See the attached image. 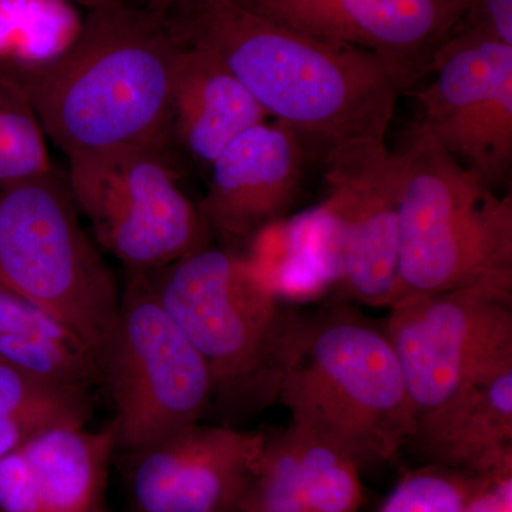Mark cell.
Wrapping results in <instances>:
<instances>
[{"mask_svg": "<svg viewBox=\"0 0 512 512\" xmlns=\"http://www.w3.org/2000/svg\"><path fill=\"white\" fill-rule=\"evenodd\" d=\"M0 362L70 389L90 393L103 387L89 346L55 316L2 284Z\"/></svg>", "mask_w": 512, "mask_h": 512, "instance_id": "cell-19", "label": "cell"}, {"mask_svg": "<svg viewBox=\"0 0 512 512\" xmlns=\"http://www.w3.org/2000/svg\"><path fill=\"white\" fill-rule=\"evenodd\" d=\"M0 284L72 329L103 373L121 292L53 168L0 185Z\"/></svg>", "mask_w": 512, "mask_h": 512, "instance_id": "cell-6", "label": "cell"}, {"mask_svg": "<svg viewBox=\"0 0 512 512\" xmlns=\"http://www.w3.org/2000/svg\"><path fill=\"white\" fill-rule=\"evenodd\" d=\"M299 32L366 50L399 74L404 89L429 74L460 28L468 0H235Z\"/></svg>", "mask_w": 512, "mask_h": 512, "instance_id": "cell-12", "label": "cell"}, {"mask_svg": "<svg viewBox=\"0 0 512 512\" xmlns=\"http://www.w3.org/2000/svg\"><path fill=\"white\" fill-rule=\"evenodd\" d=\"M429 84L414 92V133L431 141L497 190L512 165V46L458 28L433 57Z\"/></svg>", "mask_w": 512, "mask_h": 512, "instance_id": "cell-10", "label": "cell"}, {"mask_svg": "<svg viewBox=\"0 0 512 512\" xmlns=\"http://www.w3.org/2000/svg\"><path fill=\"white\" fill-rule=\"evenodd\" d=\"M487 474L426 464L407 473L377 512H461Z\"/></svg>", "mask_w": 512, "mask_h": 512, "instance_id": "cell-23", "label": "cell"}, {"mask_svg": "<svg viewBox=\"0 0 512 512\" xmlns=\"http://www.w3.org/2000/svg\"><path fill=\"white\" fill-rule=\"evenodd\" d=\"M113 429L57 426L0 458V512H106Z\"/></svg>", "mask_w": 512, "mask_h": 512, "instance_id": "cell-15", "label": "cell"}, {"mask_svg": "<svg viewBox=\"0 0 512 512\" xmlns=\"http://www.w3.org/2000/svg\"><path fill=\"white\" fill-rule=\"evenodd\" d=\"M399 154L396 301L417 293L512 279L511 192L495 194L476 173L414 131Z\"/></svg>", "mask_w": 512, "mask_h": 512, "instance_id": "cell-5", "label": "cell"}, {"mask_svg": "<svg viewBox=\"0 0 512 512\" xmlns=\"http://www.w3.org/2000/svg\"><path fill=\"white\" fill-rule=\"evenodd\" d=\"M52 168L46 137L28 96L0 64V185Z\"/></svg>", "mask_w": 512, "mask_h": 512, "instance_id": "cell-22", "label": "cell"}, {"mask_svg": "<svg viewBox=\"0 0 512 512\" xmlns=\"http://www.w3.org/2000/svg\"><path fill=\"white\" fill-rule=\"evenodd\" d=\"M276 403L360 471L394 463L416 433L412 397L383 326L343 303L298 316Z\"/></svg>", "mask_w": 512, "mask_h": 512, "instance_id": "cell-3", "label": "cell"}, {"mask_svg": "<svg viewBox=\"0 0 512 512\" xmlns=\"http://www.w3.org/2000/svg\"><path fill=\"white\" fill-rule=\"evenodd\" d=\"M249 261L282 302L315 301L338 281L335 232L320 207L252 235Z\"/></svg>", "mask_w": 512, "mask_h": 512, "instance_id": "cell-20", "label": "cell"}, {"mask_svg": "<svg viewBox=\"0 0 512 512\" xmlns=\"http://www.w3.org/2000/svg\"><path fill=\"white\" fill-rule=\"evenodd\" d=\"M133 5L141 6L151 10H163L171 8V6L180 5V3L191 2V0H127Z\"/></svg>", "mask_w": 512, "mask_h": 512, "instance_id": "cell-26", "label": "cell"}, {"mask_svg": "<svg viewBox=\"0 0 512 512\" xmlns=\"http://www.w3.org/2000/svg\"><path fill=\"white\" fill-rule=\"evenodd\" d=\"M460 28L512 46V0H468Z\"/></svg>", "mask_w": 512, "mask_h": 512, "instance_id": "cell-24", "label": "cell"}, {"mask_svg": "<svg viewBox=\"0 0 512 512\" xmlns=\"http://www.w3.org/2000/svg\"><path fill=\"white\" fill-rule=\"evenodd\" d=\"M92 410L89 392L46 382L0 362V458L40 431L86 426Z\"/></svg>", "mask_w": 512, "mask_h": 512, "instance_id": "cell-21", "label": "cell"}, {"mask_svg": "<svg viewBox=\"0 0 512 512\" xmlns=\"http://www.w3.org/2000/svg\"><path fill=\"white\" fill-rule=\"evenodd\" d=\"M410 443L434 466L474 474L512 467V370L421 416Z\"/></svg>", "mask_w": 512, "mask_h": 512, "instance_id": "cell-18", "label": "cell"}, {"mask_svg": "<svg viewBox=\"0 0 512 512\" xmlns=\"http://www.w3.org/2000/svg\"><path fill=\"white\" fill-rule=\"evenodd\" d=\"M146 275L210 370L212 403L228 416L276 403L299 313L247 255L208 245Z\"/></svg>", "mask_w": 512, "mask_h": 512, "instance_id": "cell-4", "label": "cell"}, {"mask_svg": "<svg viewBox=\"0 0 512 512\" xmlns=\"http://www.w3.org/2000/svg\"><path fill=\"white\" fill-rule=\"evenodd\" d=\"M67 161L77 210L127 271H157L210 245V229L181 188L177 157L165 144Z\"/></svg>", "mask_w": 512, "mask_h": 512, "instance_id": "cell-8", "label": "cell"}, {"mask_svg": "<svg viewBox=\"0 0 512 512\" xmlns=\"http://www.w3.org/2000/svg\"><path fill=\"white\" fill-rule=\"evenodd\" d=\"M0 2H6V0H0ZM66 2L77 3V5H82L84 8L90 9L94 8V6L103 5V3L110 2V0H66Z\"/></svg>", "mask_w": 512, "mask_h": 512, "instance_id": "cell-27", "label": "cell"}, {"mask_svg": "<svg viewBox=\"0 0 512 512\" xmlns=\"http://www.w3.org/2000/svg\"><path fill=\"white\" fill-rule=\"evenodd\" d=\"M461 512H512V467L488 473Z\"/></svg>", "mask_w": 512, "mask_h": 512, "instance_id": "cell-25", "label": "cell"}, {"mask_svg": "<svg viewBox=\"0 0 512 512\" xmlns=\"http://www.w3.org/2000/svg\"><path fill=\"white\" fill-rule=\"evenodd\" d=\"M265 434L229 426H201L134 451L130 471L133 512H229L254 476Z\"/></svg>", "mask_w": 512, "mask_h": 512, "instance_id": "cell-13", "label": "cell"}, {"mask_svg": "<svg viewBox=\"0 0 512 512\" xmlns=\"http://www.w3.org/2000/svg\"><path fill=\"white\" fill-rule=\"evenodd\" d=\"M103 387L116 412V446L130 453L198 424L214 400L210 370L146 272L127 271Z\"/></svg>", "mask_w": 512, "mask_h": 512, "instance_id": "cell-7", "label": "cell"}, {"mask_svg": "<svg viewBox=\"0 0 512 512\" xmlns=\"http://www.w3.org/2000/svg\"><path fill=\"white\" fill-rule=\"evenodd\" d=\"M198 210L211 234L248 238L281 220L301 187V138L285 124H258L212 161Z\"/></svg>", "mask_w": 512, "mask_h": 512, "instance_id": "cell-14", "label": "cell"}, {"mask_svg": "<svg viewBox=\"0 0 512 512\" xmlns=\"http://www.w3.org/2000/svg\"><path fill=\"white\" fill-rule=\"evenodd\" d=\"M181 42L217 56L268 117L325 147L386 140L399 74L379 57L306 35L235 0H191L163 10Z\"/></svg>", "mask_w": 512, "mask_h": 512, "instance_id": "cell-1", "label": "cell"}, {"mask_svg": "<svg viewBox=\"0 0 512 512\" xmlns=\"http://www.w3.org/2000/svg\"><path fill=\"white\" fill-rule=\"evenodd\" d=\"M328 217L338 248L342 301L392 306L399 289L402 160L386 140L362 138L325 153Z\"/></svg>", "mask_w": 512, "mask_h": 512, "instance_id": "cell-11", "label": "cell"}, {"mask_svg": "<svg viewBox=\"0 0 512 512\" xmlns=\"http://www.w3.org/2000/svg\"><path fill=\"white\" fill-rule=\"evenodd\" d=\"M183 43L171 93L167 146L175 157L210 167L239 134L269 117L217 56Z\"/></svg>", "mask_w": 512, "mask_h": 512, "instance_id": "cell-17", "label": "cell"}, {"mask_svg": "<svg viewBox=\"0 0 512 512\" xmlns=\"http://www.w3.org/2000/svg\"><path fill=\"white\" fill-rule=\"evenodd\" d=\"M229 512H242V511H239V510H234V511H229Z\"/></svg>", "mask_w": 512, "mask_h": 512, "instance_id": "cell-28", "label": "cell"}, {"mask_svg": "<svg viewBox=\"0 0 512 512\" xmlns=\"http://www.w3.org/2000/svg\"><path fill=\"white\" fill-rule=\"evenodd\" d=\"M360 473L345 454L291 423L265 434L264 450L238 510L357 512L365 503Z\"/></svg>", "mask_w": 512, "mask_h": 512, "instance_id": "cell-16", "label": "cell"}, {"mask_svg": "<svg viewBox=\"0 0 512 512\" xmlns=\"http://www.w3.org/2000/svg\"><path fill=\"white\" fill-rule=\"evenodd\" d=\"M181 47L164 12L110 0L87 9L76 35L56 55L0 64L25 90L45 137L69 160L167 146Z\"/></svg>", "mask_w": 512, "mask_h": 512, "instance_id": "cell-2", "label": "cell"}, {"mask_svg": "<svg viewBox=\"0 0 512 512\" xmlns=\"http://www.w3.org/2000/svg\"><path fill=\"white\" fill-rule=\"evenodd\" d=\"M383 330L419 420L512 370V279L403 296L390 306Z\"/></svg>", "mask_w": 512, "mask_h": 512, "instance_id": "cell-9", "label": "cell"}]
</instances>
